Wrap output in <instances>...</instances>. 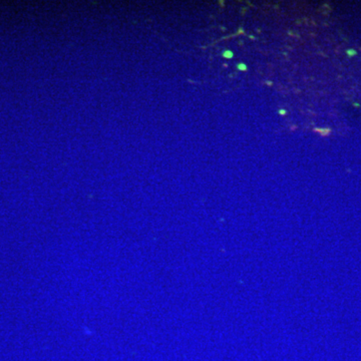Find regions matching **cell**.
Segmentation results:
<instances>
[{"instance_id":"obj_3","label":"cell","mask_w":361,"mask_h":361,"mask_svg":"<svg viewBox=\"0 0 361 361\" xmlns=\"http://www.w3.org/2000/svg\"><path fill=\"white\" fill-rule=\"evenodd\" d=\"M238 68L240 70H244V72H245L247 70V66L244 65V63H239Z\"/></svg>"},{"instance_id":"obj_4","label":"cell","mask_w":361,"mask_h":361,"mask_svg":"<svg viewBox=\"0 0 361 361\" xmlns=\"http://www.w3.org/2000/svg\"><path fill=\"white\" fill-rule=\"evenodd\" d=\"M279 114L280 115H285V114H286V111H285V109H280L279 111Z\"/></svg>"},{"instance_id":"obj_2","label":"cell","mask_w":361,"mask_h":361,"mask_svg":"<svg viewBox=\"0 0 361 361\" xmlns=\"http://www.w3.org/2000/svg\"><path fill=\"white\" fill-rule=\"evenodd\" d=\"M347 54H348L349 56H355L356 52L354 49H348L347 50Z\"/></svg>"},{"instance_id":"obj_1","label":"cell","mask_w":361,"mask_h":361,"mask_svg":"<svg viewBox=\"0 0 361 361\" xmlns=\"http://www.w3.org/2000/svg\"><path fill=\"white\" fill-rule=\"evenodd\" d=\"M223 56L226 59H232L234 54H233V52H230V50H226V52H224Z\"/></svg>"}]
</instances>
